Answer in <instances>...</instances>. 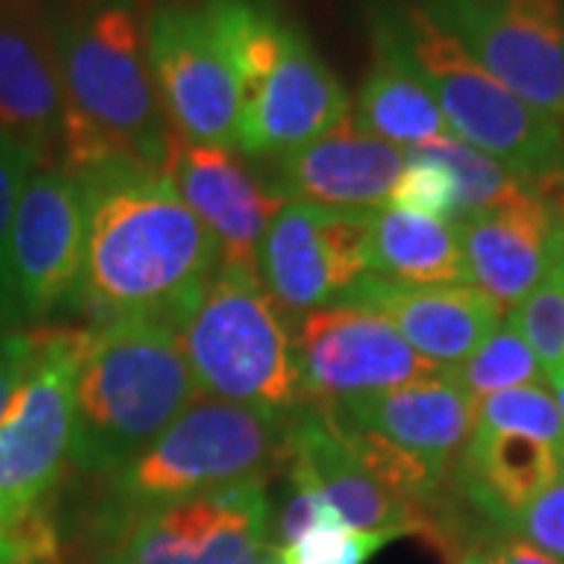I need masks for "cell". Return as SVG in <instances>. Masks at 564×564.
<instances>
[{"instance_id":"obj_19","label":"cell","mask_w":564,"mask_h":564,"mask_svg":"<svg viewBox=\"0 0 564 564\" xmlns=\"http://www.w3.org/2000/svg\"><path fill=\"white\" fill-rule=\"evenodd\" d=\"M285 462L299 464L317 484L323 499L339 514V521L361 533H380L389 540L421 536L426 540L430 521L386 489L345 443L339 423L326 404H304L289 423Z\"/></svg>"},{"instance_id":"obj_18","label":"cell","mask_w":564,"mask_h":564,"mask_svg":"<svg viewBox=\"0 0 564 564\" xmlns=\"http://www.w3.org/2000/svg\"><path fill=\"white\" fill-rule=\"evenodd\" d=\"M326 408L345 426L373 433L389 445L414 455L448 484L455 462L462 458L477 423V402L452 377V370Z\"/></svg>"},{"instance_id":"obj_40","label":"cell","mask_w":564,"mask_h":564,"mask_svg":"<svg viewBox=\"0 0 564 564\" xmlns=\"http://www.w3.org/2000/svg\"><path fill=\"white\" fill-rule=\"evenodd\" d=\"M22 564H61V558H44V562H22Z\"/></svg>"},{"instance_id":"obj_2","label":"cell","mask_w":564,"mask_h":564,"mask_svg":"<svg viewBox=\"0 0 564 564\" xmlns=\"http://www.w3.org/2000/svg\"><path fill=\"white\" fill-rule=\"evenodd\" d=\"M141 0H51L47 25L66 95L61 163L129 161L170 173L180 135L163 113Z\"/></svg>"},{"instance_id":"obj_22","label":"cell","mask_w":564,"mask_h":564,"mask_svg":"<svg viewBox=\"0 0 564 564\" xmlns=\"http://www.w3.org/2000/svg\"><path fill=\"white\" fill-rule=\"evenodd\" d=\"M370 276L392 285H467L455 223L386 204L370 214Z\"/></svg>"},{"instance_id":"obj_13","label":"cell","mask_w":564,"mask_h":564,"mask_svg":"<svg viewBox=\"0 0 564 564\" xmlns=\"http://www.w3.org/2000/svg\"><path fill=\"white\" fill-rule=\"evenodd\" d=\"M351 113L348 91L321 51L289 22L280 51L242 88L239 151L248 161H276L323 139Z\"/></svg>"},{"instance_id":"obj_5","label":"cell","mask_w":564,"mask_h":564,"mask_svg":"<svg viewBox=\"0 0 564 564\" xmlns=\"http://www.w3.org/2000/svg\"><path fill=\"white\" fill-rule=\"evenodd\" d=\"M289 423L292 417L202 395L135 462L107 477V533L113 536L148 508L267 480L270 470L285 462Z\"/></svg>"},{"instance_id":"obj_20","label":"cell","mask_w":564,"mask_h":564,"mask_svg":"<svg viewBox=\"0 0 564 564\" xmlns=\"http://www.w3.org/2000/svg\"><path fill=\"white\" fill-rule=\"evenodd\" d=\"M348 304H361L392 323L423 361L440 370H455L505 321V311L467 285H392L367 276L351 292Z\"/></svg>"},{"instance_id":"obj_15","label":"cell","mask_w":564,"mask_h":564,"mask_svg":"<svg viewBox=\"0 0 564 564\" xmlns=\"http://www.w3.org/2000/svg\"><path fill=\"white\" fill-rule=\"evenodd\" d=\"M404 151L364 132L351 113L323 139L270 161V188L282 202L339 214L383 210L402 180Z\"/></svg>"},{"instance_id":"obj_25","label":"cell","mask_w":564,"mask_h":564,"mask_svg":"<svg viewBox=\"0 0 564 564\" xmlns=\"http://www.w3.org/2000/svg\"><path fill=\"white\" fill-rule=\"evenodd\" d=\"M421 148H426L436 161L443 163L452 182H455V192H458V217H455V223L489 214V210H496L502 204L521 198L524 192H530L536 185L533 180L511 173L505 163L492 161L484 151L470 148L467 141L455 139L452 132L423 141Z\"/></svg>"},{"instance_id":"obj_11","label":"cell","mask_w":564,"mask_h":564,"mask_svg":"<svg viewBox=\"0 0 564 564\" xmlns=\"http://www.w3.org/2000/svg\"><path fill=\"white\" fill-rule=\"evenodd\" d=\"M88 236V198L76 170L39 163L22 185L10 223L7 267L29 323L76 304Z\"/></svg>"},{"instance_id":"obj_17","label":"cell","mask_w":564,"mask_h":564,"mask_svg":"<svg viewBox=\"0 0 564 564\" xmlns=\"http://www.w3.org/2000/svg\"><path fill=\"white\" fill-rule=\"evenodd\" d=\"M170 180L217 245L220 267L258 273V248L282 198L239 148L182 141Z\"/></svg>"},{"instance_id":"obj_41","label":"cell","mask_w":564,"mask_h":564,"mask_svg":"<svg viewBox=\"0 0 564 564\" xmlns=\"http://www.w3.org/2000/svg\"><path fill=\"white\" fill-rule=\"evenodd\" d=\"M270 564H276V562H270Z\"/></svg>"},{"instance_id":"obj_7","label":"cell","mask_w":564,"mask_h":564,"mask_svg":"<svg viewBox=\"0 0 564 564\" xmlns=\"http://www.w3.org/2000/svg\"><path fill=\"white\" fill-rule=\"evenodd\" d=\"M85 329H41L39 358L0 421V524L44 511L69 462Z\"/></svg>"},{"instance_id":"obj_29","label":"cell","mask_w":564,"mask_h":564,"mask_svg":"<svg viewBox=\"0 0 564 564\" xmlns=\"http://www.w3.org/2000/svg\"><path fill=\"white\" fill-rule=\"evenodd\" d=\"M395 543L380 533H361L343 521L317 524L295 543L273 545L276 564H367L383 545Z\"/></svg>"},{"instance_id":"obj_34","label":"cell","mask_w":564,"mask_h":564,"mask_svg":"<svg viewBox=\"0 0 564 564\" xmlns=\"http://www.w3.org/2000/svg\"><path fill=\"white\" fill-rule=\"evenodd\" d=\"M44 558H61L57 533L47 524L44 511L32 514L22 524H0V564L44 562Z\"/></svg>"},{"instance_id":"obj_33","label":"cell","mask_w":564,"mask_h":564,"mask_svg":"<svg viewBox=\"0 0 564 564\" xmlns=\"http://www.w3.org/2000/svg\"><path fill=\"white\" fill-rule=\"evenodd\" d=\"M39 163L35 151H29L25 144L0 132V267H7V239H10V223H13L22 185Z\"/></svg>"},{"instance_id":"obj_39","label":"cell","mask_w":564,"mask_h":564,"mask_svg":"<svg viewBox=\"0 0 564 564\" xmlns=\"http://www.w3.org/2000/svg\"><path fill=\"white\" fill-rule=\"evenodd\" d=\"M101 564H122V562H120V558H113V555H104Z\"/></svg>"},{"instance_id":"obj_30","label":"cell","mask_w":564,"mask_h":564,"mask_svg":"<svg viewBox=\"0 0 564 564\" xmlns=\"http://www.w3.org/2000/svg\"><path fill=\"white\" fill-rule=\"evenodd\" d=\"M389 204L404 207V210H417V214H426V217H440V220L448 223H455V217H458L455 182H452L443 163L436 161L421 144L404 151L402 180L395 182V192H392Z\"/></svg>"},{"instance_id":"obj_4","label":"cell","mask_w":564,"mask_h":564,"mask_svg":"<svg viewBox=\"0 0 564 564\" xmlns=\"http://www.w3.org/2000/svg\"><path fill=\"white\" fill-rule=\"evenodd\" d=\"M367 29L377 51L430 91L455 139L533 182L564 180V126L521 101L467 57L417 3L373 0Z\"/></svg>"},{"instance_id":"obj_28","label":"cell","mask_w":564,"mask_h":564,"mask_svg":"<svg viewBox=\"0 0 564 564\" xmlns=\"http://www.w3.org/2000/svg\"><path fill=\"white\" fill-rule=\"evenodd\" d=\"M508 321L533 348L545 377L564 370V254L549 267V273L524 302L508 311Z\"/></svg>"},{"instance_id":"obj_23","label":"cell","mask_w":564,"mask_h":564,"mask_svg":"<svg viewBox=\"0 0 564 564\" xmlns=\"http://www.w3.org/2000/svg\"><path fill=\"white\" fill-rule=\"evenodd\" d=\"M351 120L373 139L389 141L402 151H411L423 141L448 132L430 91L402 63L377 47L351 101Z\"/></svg>"},{"instance_id":"obj_31","label":"cell","mask_w":564,"mask_h":564,"mask_svg":"<svg viewBox=\"0 0 564 564\" xmlns=\"http://www.w3.org/2000/svg\"><path fill=\"white\" fill-rule=\"evenodd\" d=\"M508 533L564 564V467L543 492L511 521Z\"/></svg>"},{"instance_id":"obj_12","label":"cell","mask_w":564,"mask_h":564,"mask_svg":"<svg viewBox=\"0 0 564 564\" xmlns=\"http://www.w3.org/2000/svg\"><path fill=\"white\" fill-rule=\"evenodd\" d=\"M258 276L289 321L345 302L370 276V214L282 202L258 248Z\"/></svg>"},{"instance_id":"obj_9","label":"cell","mask_w":564,"mask_h":564,"mask_svg":"<svg viewBox=\"0 0 564 564\" xmlns=\"http://www.w3.org/2000/svg\"><path fill=\"white\" fill-rule=\"evenodd\" d=\"M417 7L492 79L564 126L562 0H421Z\"/></svg>"},{"instance_id":"obj_1","label":"cell","mask_w":564,"mask_h":564,"mask_svg":"<svg viewBox=\"0 0 564 564\" xmlns=\"http://www.w3.org/2000/svg\"><path fill=\"white\" fill-rule=\"evenodd\" d=\"M76 173L88 198L76 304L98 323L132 314L176 321L220 267L204 223L182 202L170 173L129 161L88 163Z\"/></svg>"},{"instance_id":"obj_21","label":"cell","mask_w":564,"mask_h":564,"mask_svg":"<svg viewBox=\"0 0 564 564\" xmlns=\"http://www.w3.org/2000/svg\"><path fill=\"white\" fill-rule=\"evenodd\" d=\"M562 467L564 458L549 445L474 426L452 470V492L486 527L508 530Z\"/></svg>"},{"instance_id":"obj_8","label":"cell","mask_w":564,"mask_h":564,"mask_svg":"<svg viewBox=\"0 0 564 564\" xmlns=\"http://www.w3.org/2000/svg\"><path fill=\"white\" fill-rule=\"evenodd\" d=\"M144 44L163 113L180 141L239 148L242 88L202 3H154L144 13Z\"/></svg>"},{"instance_id":"obj_32","label":"cell","mask_w":564,"mask_h":564,"mask_svg":"<svg viewBox=\"0 0 564 564\" xmlns=\"http://www.w3.org/2000/svg\"><path fill=\"white\" fill-rule=\"evenodd\" d=\"M430 545L443 555L445 564H499L486 543V524H474L464 505L445 514L436 533L430 536Z\"/></svg>"},{"instance_id":"obj_35","label":"cell","mask_w":564,"mask_h":564,"mask_svg":"<svg viewBox=\"0 0 564 564\" xmlns=\"http://www.w3.org/2000/svg\"><path fill=\"white\" fill-rule=\"evenodd\" d=\"M41 329H17L0 336V421L25 383L32 364L39 358Z\"/></svg>"},{"instance_id":"obj_38","label":"cell","mask_w":564,"mask_h":564,"mask_svg":"<svg viewBox=\"0 0 564 564\" xmlns=\"http://www.w3.org/2000/svg\"><path fill=\"white\" fill-rule=\"evenodd\" d=\"M545 386L552 389V395H555V402H558V408H562V414H564V370H558V373H549V377H545Z\"/></svg>"},{"instance_id":"obj_36","label":"cell","mask_w":564,"mask_h":564,"mask_svg":"<svg viewBox=\"0 0 564 564\" xmlns=\"http://www.w3.org/2000/svg\"><path fill=\"white\" fill-rule=\"evenodd\" d=\"M486 543L492 549L496 562L499 564H562L555 558H549L545 552L533 549L530 543H524L521 536L508 533V530H492L486 527Z\"/></svg>"},{"instance_id":"obj_3","label":"cell","mask_w":564,"mask_h":564,"mask_svg":"<svg viewBox=\"0 0 564 564\" xmlns=\"http://www.w3.org/2000/svg\"><path fill=\"white\" fill-rule=\"evenodd\" d=\"M202 392L173 314H132L88 333L76 383L69 462L113 477L135 462Z\"/></svg>"},{"instance_id":"obj_14","label":"cell","mask_w":564,"mask_h":564,"mask_svg":"<svg viewBox=\"0 0 564 564\" xmlns=\"http://www.w3.org/2000/svg\"><path fill=\"white\" fill-rule=\"evenodd\" d=\"M455 229L470 282L508 314L564 254V180L536 182L521 198Z\"/></svg>"},{"instance_id":"obj_10","label":"cell","mask_w":564,"mask_h":564,"mask_svg":"<svg viewBox=\"0 0 564 564\" xmlns=\"http://www.w3.org/2000/svg\"><path fill=\"white\" fill-rule=\"evenodd\" d=\"M304 404H336L443 373L361 304H326L292 321Z\"/></svg>"},{"instance_id":"obj_37","label":"cell","mask_w":564,"mask_h":564,"mask_svg":"<svg viewBox=\"0 0 564 564\" xmlns=\"http://www.w3.org/2000/svg\"><path fill=\"white\" fill-rule=\"evenodd\" d=\"M29 321L22 314L20 295L13 289V280H10V270L0 267V336L3 333H17V329H25Z\"/></svg>"},{"instance_id":"obj_24","label":"cell","mask_w":564,"mask_h":564,"mask_svg":"<svg viewBox=\"0 0 564 564\" xmlns=\"http://www.w3.org/2000/svg\"><path fill=\"white\" fill-rule=\"evenodd\" d=\"M214 521V492L148 508L113 533L107 555L122 564H202Z\"/></svg>"},{"instance_id":"obj_26","label":"cell","mask_w":564,"mask_h":564,"mask_svg":"<svg viewBox=\"0 0 564 564\" xmlns=\"http://www.w3.org/2000/svg\"><path fill=\"white\" fill-rule=\"evenodd\" d=\"M452 377L477 404L505 389L545 383L543 364L536 361L533 348L524 343L518 326L508 321V314L480 343V348L452 370Z\"/></svg>"},{"instance_id":"obj_16","label":"cell","mask_w":564,"mask_h":564,"mask_svg":"<svg viewBox=\"0 0 564 564\" xmlns=\"http://www.w3.org/2000/svg\"><path fill=\"white\" fill-rule=\"evenodd\" d=\"M0 132L61 163L66 95L44 0H0Z\"/></svg>"},{"instance_id":"obj_27","label":"cell","mask_w":564,"mask_h":564,"mask_svg":"<svg viewBox=\"0 0 564 564\" xmlns=\"http://www.w3.org/2000/svg\"><path fill=\"white\" fill-rule=\"evenodd\" d=\"M477 430L511 433L555 448L564 458V414L545 383L496 392L477 404Z\"/></svg>"},{"instance_id":"obj_6","label":"cell","mask_w":564,"mask_h":564,"mask_svg":"<svg viewBox=\"0 0 564 564\" xmlns=\"http://www.w3.org/2000/svg\"><path fill=\"white\" fill-rule=\"evenodd\" d=\"M176 326L202 395L280 417L304 408L292 321L258 273L217 267Z\"/></svg>"}]
</instances>
